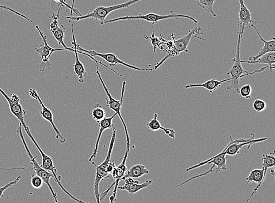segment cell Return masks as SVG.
Returning <instances> with one entry per match:
<instances>
[{"label":"cell","instance_id":"obj_1","mask_svg":"<svg viewBox=\"0 0 275 203\" xmlns=\"http://www.w3.org/2000/svg\"><path fill=\"white\" fill-rule=\"evenodd\" d=\"M244 32L239 30L238 32V38L237 45H236V53L235 58L232 59V62L234 63L231 70L227 72V74L231 76L232 78L230 81H228L227 90H234L236 93H239V80L246 76L253 75L256 73H260L264 71L268 68V66L262 67L257 71L253 72H248L243 68L242 63H240V40L243 36Z\"/></svg>","mask_w":275,"mask_h":203},{"label":"cell","instance_id":"obj_2","mask_svg":"<svg viewBox=\"0 0 275 203\" xmlns=\"http://www.w3.org/2000/svg\"><path fill=\"white\" fill-rule=\"evenodd\" d=\"M96 74H97L99 80H100L102 86L103 88H104V90L107 95V98H105V100L106 101V107H108V108L111 109L112 110L114 111L115 113H117V115L119 116V118L120 119V121L121 122L122 124H123L124 125L125 132L126 134V137H127V149H128V150H130V147H131V143H130V137L129 135L128 130L127 128V125H126L125 122L124 120V119L123 118H122L121 114L120 113V111L122 108V105H123L124 97L125 91V86H126V83H127V82H126V81H124L123 83H122L121 98H120V101H118V100H116V99H114L112 97L111 94H110L109 91L108 89V88L106 87L105 83H104V80H103V79L102 78L101 73L99 71L98 64H97Z\"/></svg>","mask_w":275,"mask_h":203},{"label":"cell","instance_id":"obj_3","mask_svg":"<svg viewBox=\"0 0 275 203\" xmlns=\"http://www.w3.org/2000/svg\"><path fill=\"white\" fill-rule=\"evenodd\" d=\"M22 127V125L20 123V124L18 125V128L16 130V132L18 134L19 136H20L23 145H24L25 151L26 153H27V155L29 156L30 160V163H32L33 166V169L35 171L37 176H39V177L43 179L44 183H45L48 187V188L49 190H50L52 194V196L53 199H54L55 202L56 203H58V196H57L56 193L55 192L54 190H53L50 184V179L52 178L53 179L54 178V176H53V174L51 173V172L45 170L44 169V168H42L40 164L37 162L36 157H34L33 155L32 152H30L29 151L27 144L26 143L24 135H23Z\"/></svg>","mask_w":275,"mask_h":203},{"label":"cell","instance_id":"obj_4","mask_svg":"<svg viewBox=\"0 0 275 203\" xmlns=\"http://www.w3.org/2000/svg\"><path fill=\"white\" fill-rule=\"evenodd\" d=\"M142 1V0H129L128 2L120 4V5L109 7H98L94 9L93 12L79 17H67V19L72 21H79L87 18H93L94 20L100 21L101 24L105 20L106 17L112 11L123 9H129V7L134 4Z\"/></svg>","mask_w":275,"mask_h":203},{"label":"cell","instance_id":"obj_5","mask_svg":"<svg viewBox=\"0 0 275 203\" xmlns=\"http://www.w3.org/2000/svg\"><path fill=\"white\" fill-rule=\"evenodd\" d=\"M179 18H188L189 20L193 21L195 24H197L198 23V21L196 20V19L187 15L170 13L169 15H160L159 14L155 13H149L146 15H141V14H139V15H136V16L121 17L112 19V20H105L101 24H109V23L117 22L121 20H142L152 22V26H154L156 23H158L159 21L161 20H167V19L170 18L178 19Z\"/></svg>","mask_w":275,"mask_h":203},{"label":"cell","instance_id":"obj_6","mask_svg":"<svg viewBox=\"0 0 275 203\" xmlns=\"http://www.w3.org/2000/svg\"><path fill=\"white\" fill-rule=\"evenodd\" d=\"M36 28L43 39V43L41 44L40 48H36L35 50L39 54L42 59L41 63L38 66V69L41 72H44L46 70H49L52 66V63L49 61L53 52L58 51H70L68 49L60 48L54 49L50 47L47 43V37L42 32L40 27L38 25H36Z\"/></svg>","mask_w":275,"mask_h":203},{"label":"cell","instance_id":"obj_7","mask_svg":"<svg viewBox=\"0 0 275 203\" xmlns=\"http://www.w3.org/2000/svg\"><path fill=\"white\" fill-rule=\"evenodd\" d=\"M76 49H77L78 51L86 53L90 56H97L101 57V58L104 59L107 63H108L109 64V66L111 67H114L117 66L118 64H120L122 65V66L137 71H151L152 70V69L151 68H140L135 66H132V65L126 63L124 62L123 61L118 59L117 56L112 53H103L95 52L94 51H87L86 50V49L80 47V45L78 44H76Z\"/></svg>","mask_w":275,"mask_h":203},{"label":"cell","instance_id":"obj_8","mask_svg":"<svg viewBox=\"0 0 275 203\" xmlns=\"http://www.w3.org/2000/svg\"><path fill=\"white\" fill-rule=\"evenodd\" d=\"M251 137L249 139H238L233 140L232 136H230V142L227 146L225 154L228 156H235L239 154L240 149L244 146L249 145L250 148L251 145L256 143L262 142V141L267 140V137L259 138V139H255V135L251 133Z\"/></svg>","mask_w":275,"mask_h":203},{"label":"cell","instance_id":"obj_9","mask_svg":"<svg viewBox=\"0 0 275 203\" xmlns=\"http://www.w3.org/2000/svg\"><path fill=\"white\" fill-rule=\"evenodd\" d=\"M0 93L3 95V97L6 99L8 103H9L10 112L20 121V123L21 124L22 127L24 128L26 135H28L30 132L28 126L26 125L24 121V117L26 111L23 108L20 102H14L11 100V98L7 95L5 91L1 89V88H0Z\"/></svg>","mask_w":275,"mask_h":203},{"label":"cell","instance_id":"obj_10","mask_svg":"<svg viewBox=\"0 0 275 203\" xmlns=\"http://www.w3.org/2000/svg\"><path fill=\"white\" fill-rule=\"evenodd\" d=\"M227 147L225 148L224 150L219 154L212 157V158H210L208 160L204 161V162L199 163L196 165H194L192 167H189L187 168L186 171H189L195 169V168L199 167L205 165V164H215L216 168L217 173H219L221 170H227V158L226 154H225V151H226Z\"/></svg>","mask_w":275,"mask_h":203},{"label":"cell","instance_id":"obj_11","mask_svg":"<svg viewBox=\"0 0 275 203\" xmlns=\"http://www.w3.org/2000/svg\"><path fill=\"white\" fill-rule=\"evenodd\" d=\"M60 8L58 10V14H52V21L50 24V31L53 36L54 37L59 45L63 46L64 48L68 49L70 51L74 52L73 48H68L66 44L64 43V37L66 34V28L63 25L58 26V19L59 18V14Z\"/></svg>","mask_w":275,"mask_h":203},{"label":"cell","instance_id":"obj_12","mask_svg":"<svg viewBox=\"0 0 275 203\" xmlns=\"http://www.w3.org/2000/svg\"><path fill=\"white\" fill-rule=\"evenodd\" d=\"M201 30V28L196 26L192 30H190L187 36L175 40L174 43V54L178 55L182 52H188V46L190 40L193 37H197L198 34H200Z\"/></svg>","mask_w":275,"mask_h":203},{"label":"cell","instance_id":"obj_13","mask_svg":"<svg viewBox=\"0 0 275 203\" xmlns=\"http://www.w3.org/2000/svg\"><path fill=\"white\" fill-rule=\"evenodd\" d=\"M238 2L240 4L238 26L239 30L244 32L247 28L255 25L256 22L252 19L251 13L246 6L243 0H238Z\"/></svg>","mask_w":275,"mask_h":203},{"label":"cell","instance_id":"obj_14","mask_svg":"<svg viewBox=\"0 0 275 203\" xmlns=\"http://www.w3.org/2000/svg\"><path fill=\"white\" fill-rule=\"evenodd\" d=\"M125 184L123 186H118L120 190L127 191L130 195L134 194L141 190L150 187L152 183V180H147L143 183H139L133 178H128L125 180Z\"/></svg>","mask_w":275,"mask_h":203},{"label":"cell","instance_id":"obj_15","mask_svg":"<svg viewBox=\"0 0 275 203\" xmlns=\"http://www.w3.org/2000/svg\"><path fill=\"white\" fill-rule=\"evenodd\" d=\"M36 99L40 102L42 107V110L40 112L41 115L44 119V120L47 121L49 122V123L51 124L53 129L54 130L56 133V139H58L60 143H64L66 142V138L61 135L59 130L56 128V126L54 124V122H53L52 111L48 109L47 106H45L43 102L42 101L39 95L37 96Z\"/></svg>","mask_w":275,"mask_h":203},{"label":"cell","instance_id":"obj_16","mask_svg":"<svg viewBox=\"0 0 275 203\" xmlns=\"http://www.w3.org/2000/svg\"><path fill=\"white\" fill-rule=\"evenodd\" d=\"M116 115H117V114L116 113H115L113 114V116L109 117V118H105L104 120L98 122V124L99 126V131L98 136L97 137V140L96 141V143H95V149H94L93 154H91L89 159V161L90 162H91V161H93L94 159H95L97 158V156L98 152L99 144V142H100V140L101 139V136L102 135L103 132H104V131H105V130L110 129L113 127V126H114L113 125V119L115 118Z\"/></svg>","mask_w":275,"mask_h":203},{"label":"cell","instance_id":"obj_17","mask_svg":"<svg viewBox=\"0 0 275 203\" xmlns=\"http://www.w3.org/2000/svg\"><path fill=\"white\" fill-rule=\"evenodd\" d=\"M266 174L264 173V170L262 168L261 169H254L250 172L249 176L246 178L247 184L250 183H258V186L255 187L251 196L248 198L246 203H248L251 199L253 198L258 190L260 188V187L264 182L266 179Z\"/></svg>","mask_w":275,"mask_h":203},{"label":"cell","instance_id":"obj_18","mask_svg":"<svg viewBox=\"0 0 275 203\" xmlns=\"http://www.w3.org/2000/svg\"><path fill=\"white\" fill-rule=\"evenodd\" d=\"M72 28V38H73V42H72V44L74 45V52H75V63L74 65V74L77 76L78 78L79 82L80 83H83L85 81V77L86 74V70L85 67H84L83 64L80 61L78 53L77 52V49H76V41L75 37L74 31V25H71Z\"/></svg>","mask_w":275,"mask_h":203},{"label":"cell","instance_id":"obj_19","mask_svg":"<svg viewBox=\"0 0 275 203\" xmlns=\"http://www.w3.org/2000/svg\"><path fill=\"white\" fill-rule=\"evenodd\" d=\"M231 79V78L222 80L210 79L204 83L189 84V85H186L185 88L186 89H189V88H204L205 89L209 91L210 93H212L213 91H216L218 88L222 85L223 83H227Z\"/></svg>","mask_w":275,"mask_h":203},{"label":"cell","instance_id":"obj_20","mask_svg":"<svg viewBox=\"0 0 275 203\" xmlns=\"http://www.w3.org/2000/svg\"><path fill=\"white\" fill-rule=\"evenodd\" d=\"M254 29L257 32L258 36L259 38L260 41L263 42L264 45L263 47L261 48L260 51L259 52L257 55H255L253 57H250L249 61H255L257 60L259 57L262 56L263 55L266 54L267 53L269 52H275V39L274 38H272V40L266 41L261 37L260 33H259L258 29L256 27L255 25L253 26Z\"/></svg>","mask_w":275,"mask_h":203},{"label":"cell","instance_id":"obj_21","mask_svg":"<svg viewBox=\"0 0 275 203\" xmlns=\"http://www.w3.org/2000/svg\"><path fill=\"white\" fill-rule=\"evenodd\" d=\"M149 173V170L143 164H138L132 166L130 170L120 179L121 181H125L128 178L137 179L142 177L144 175Z\"/></svg>","mask_w":275,"mask_h":203},{"label":"cell","instance_id":"obj_22","mask_svg":"<svg viewBox=\"0 0 275 203\" xmlns=\"http://www.w3.org/2000/svg\"><path fill=\"white\" fill-rule=\"evenodd\" d=\"M240 63H247L249 64H267L270 69V71L272 72L273 69H274L275 64V53L269 52L266 53V54L259 57L257 60L255 61H242L240 60Z\"/></svg>","mask_w":275,"mask_h":203},{"label":"cell","instance_id":"obj_23","mask_svg":"<svg viewBox=\"0 0 275 203\" xmlns=\"http://www.w3.org/2000/svg\"><path fill=\"white\" fill-rule=\"evenodd\" d=\"M158 113H155L154 118L147 124V128L151 130L152 131H159L160 129L163 130L167 135L174 139L175 132L174 131V129L163 128V126H162L161 124H160V122L158 121Z\"/></svg>","mask_w":275,"mask_h":203},{"label":"cell","instance_id":"obj_24","mask_svg":"<svg viewBox=\"0 0 275 203\" xmlns=\"http://www.w3.org/2000/svg\"><path fill=\"white\" fill-rule=\"evenodd\" d=\"M112 128H113L112 135L111 137V139H110L109 147L108 149V153H107L106 158L105 160H104V162H103L101 164H100V165L97 166L99 168H101V169L106 171L107 167H108L109 164L110 162V161H111L112 153L113 149L114 148V143H115V141H116V132H117L116 126H113Z\"/></svg>","mask_w":275,"mask_h":203},{"label":"cell","instance_id":"obj_25","mask_svg":"<svg viewBox=\"0 0 275 203\" xmlns=\"http://www.w3.org/2000/svg\"><path fill=\"white\" fill-rule=\"evenodd\" d=\"M216 0H197V5L203 9L213 17H217V14L213 12V6Z\"/></svg>","mask_w":275,"mask_h":203},{"label":"cell","instance_id":"obj_26","mask_svg":"<svg viewBox=\"0 0 275 203\" xmlns=\"http://www.w3.org/2000/svg\"><path fill=\"white\" fill-rule=\"evenodd\" d=\"M106 116V112L103 107L100 104L95 105L93 110V120L99 122L104 120Z\"/></svg>","mask_w":275,"mask_h":203},{"label":"cell","instance_id":"obj_27","mask_svg":"<svg viewBox=\"0 0 275 203\" xmlns=\"http://www.w3.org/2000/svg\"><path fill=\"white\" fill-rule=\"evenodd\" d=\"M261 159L263 162V167L267 168L274 167L275 164L274 152H271L268 155H263Z\"/></svg>","mask_w":275,"mask_h":203},{"label":"cell","instance_id":"obj_28","mask_svg":"<svg viewBox=\"0 0 275 203\" xmlns=\"http://www.w3.org/2000/svg\"><path fill=\"white\" fill-rule=\"evenodd\" d=\"M252 91H253V89H252L251 86L250 84H247V85L240 88L239 94L241 97L248 99L251 98Z\"/></svg>","mask_w":275,"mask_h":203},{"label":"cell","instance_id":"obj_29","mask_svg":"<svg viewBox=\"0 0 275 203\" xmlns=\"http://www.w3.org/2000/svg\"><path fill=\"white\" fill-rule=\"evenodd\" d=\"M30 184L34 189H39L43 186L44 182L39 176L33 175L30 179Z\"/></svg>","mask_w":275,"mask_h":203},{"label":"cell","instance_id":"obj_30","mask_svg":"<svg viewBox=\"0 0 275 203\" xmlns=\"http://www.w3.org/2000/svg\"><path fill=\"white\" fill-rule=\"evenodd\" d=\"M253 107L257 112H262L266 109V103L262 99H257L254 103Z\"/></svg>","mask_w":275,"mask_h":203},{"label":"cell","instance_id":"obj_31","mask_svg":"<svg viewBox=\"0 0 275 203\" xmlns=\"http://www.w3.org/2000/svg\"><path fill=\"white\" fill-rule=\"evenodd\" d=\"M21 178V176H19L18 177L15 179L14 181L8 183L6 184V185L0 187V198L4 197L3 193L4 192H5V190H6L7 189H9V187L11 186L17 185L18 182H20Z\"/></svg>","mask_w":275,"mask_h":203},{"label":"cell","instance_id":"obj_32","mask_svg":"<svg viewBox=\"0 0 275 203\" xmlns=\"http://www.w3.org/2000/svg\"><path fill=\"white\" fill-rule=\"evenodd\" d=\"M0 9L10 11H11V12L14 13L15 14L18 15H19V16H20L21 17H22L23 18L25 19L26 20H27V21L33 23V24L34 25V22L32 20H30V18H29L25 16V15H24V14H21L20 13H19V12H18V11H15V10H13V9H11V8L0 5Z\"/></svg>","mask_w":275,"mask_h":203},{"label":"cell","instance_id":"obj_33","mask_svg":"<svg viewBox=\"0 0 275 203\" xmlns=\"http://www.w3.org/2000/svg\"><path fill=\"white\" fill-rule=\"evenodd\" d=\"M33 168H26L24 167H13V168H4L0 167V170H3V171H13V170H24L25 171H28V170H32Z\"/></svg>","mask_w":275,"mask_h":203},{"label":"cell","instance_id":"obj_34","mask_svg":"<svg viewBox=\"0 0 275 203\" xmlns=\"http://www.w3.org/2000/svg\"><path fill=\"white\" fill-rule=\"evenodd\" d=\"M116 167L115 164L113 162V161H110V163L108 167L106 168V171L108 172V173L110 175H111L112 172L113 171L114 167Z\"/></svg>","mask_w":275,"mask_h":203},{"label":"cell","instance_id":"obj_35","mask_svg":"<svg viewBox=\"0 0 275 203\" xmlns=\"http://www.w3.org/2000/svg\"><path fill=\"white\" fill-rule=\"evenodd\" d=\"M118 186L119 185H115V187H116V188H114L113 190L112 196L110 197V203H114V201L116 200V195L117 193V190L118 189Z\"/></svg>","mask_w":275,"mask_h":203},{"label":"cell","instance_id":"obj_36","mask_svg":"<svg viewBox=\"0 0 275 203\" xmlns=\"http://www.w3.org/2000/svg\"><path fill=\"white\" fill-rule=\"evenodd\" d=\"M29 95L30 97H32L33 99H35L37 97V96L38 95L37 93V91L35 89H30L29 91Z\"/></svg>","mask_w":275,"mask_h":203},{"label":"cell","instance_id":"obj_37","mask_svg":"<svg viewBox=\"0 0 275 203\" xmlns=\"http://www.w3.org/2000/svg\"><path fill=\"white\" fill-rule=\"evenodd\" d=\"M11 100L14 102H20V97L16 94H13L11 97Z\"/></svg>","mask_w":275,"mask_h":203},{"label":"cell","instance_id":"obj_38","mask_svg":"<svg viewBox=\"0 0 275 203\" xmlns=\"http://www.w3.org/2000/svg\"><path fill=\"white\" fill-rule=\"evenodd\" d=\"M272 171V172H271V173H272V175L273 176H274V168H273V169L272 171Z\"/></svg>","mask_w":275,"mask_h":203},{"label":"cell","instance_id":"obj_39","mask_svg":"<svg viewBox=\"0 0 275 203\" xmlns=\"http://www.w3.org/2000/svg\"><path fill=\"white\" fill-rule=\"evenodd\" d=\"M64 1L65 2H66V0H64ZM74 0H73V5H72V7H73V8H74Z\"/></svg>","mask_w":275,"mask_h":203}]
</instances>
